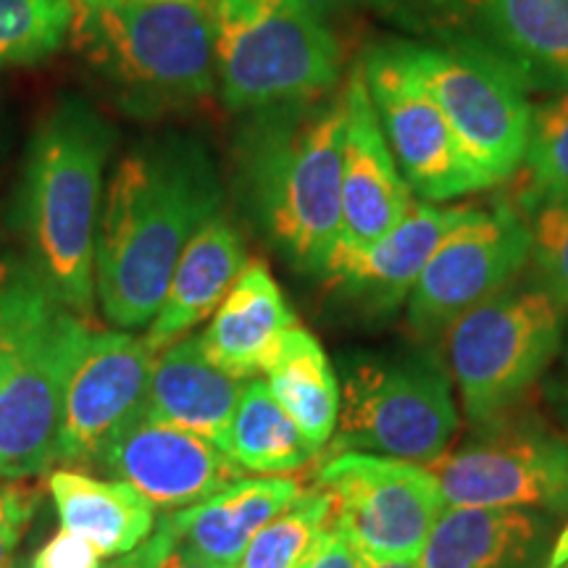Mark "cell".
Wrapping results in <instances>:
<instances>
[{"mask_svg":"<svg viewBox=\"0 0 568 568\" xmlns=\"http://www.w3.org/2000/svg\"><path fill=\"white\" fill-rule=\"evenodd\" d=\"M219 205L216 166L193 138L159 134L119 161L95 245V295L111 324L151 326L182 251Z\"/></svg>","mask_w":568,"mask_h":568,"instance_id":"6da1fadb","label":"cell"},{"mask_svg":"<svg viewBox=\"0 0 568 568\" xmlns=\"http://www.w3.org/2000/svg\"><path fill=\"white\" fill-rule=\"evenodd\" d=\"M116 132L80 95H63L34 126L19 184L30 264L55 301L88 316L95 301V245L103 172Z\"/></svg>","mask_w":568,"mask_h":568,"instance_id":"7a4b0ae2","label":"cell"},{"mask_svg":"<svg viewBox=\"0 0 568 568\" xmlns=\"http://www.w3.org/2000/svg\"><path fill=\"white\" fill-rule=\"evenodd\" d=\"M71 40L88 67L140 119L184 111L216 90L213 3L74 0Z\"/></svg>","mask_w":568,"mask_h":568,"instance_id":"3957f363","label":"cell"},{"mask_svg":"<svg viewBox=\"0 0 568 568\" xmlns=\"http://www.w3.org/2000/svg\"><path fill=\"white\" fill-rule=\"evenodd\" d=\"M345 90L261 113L245 142V184L272 243L295 268L324 274L343 226Z\"/></svg>","mask_w":568,"mask_h":568,"instance_id":"277c9868","label":"cell"},{"mask_svg":"<svg viewBox=\"0 0 568 568\" xmlns=\"http://www.w3.org/2000/svg\"><path fill=\"white\" fill-rule=\"evenodd\" d=\"M216 88L232 113L301 109L332 95L343 48L293 0H213Z\"/></svg>","mask_w":568,"mask_h":568,"instance_id":"5b68a950","label":"cell"},{"mask_svg":"<svg viewBox=\"0 0 568 568\" xmlns=\"http://www.w3.org/2000/svg\"><path fill=\"white\" fill-rule=\"evenodd\" d=\"M564 311L539 287H506L445 332V366L474 426L503 422L556 358Z\"/></svg>","mask_w":568,"mask_h":568,"instance_id":"8992f818","label":"cell"},{"mask_svg":"<svg viewBox=\"0 0 568 568\" xmlns=\"http://www.w3.org/2000/svg\"><path fill=\"white\" fill-rule=\"evenodd\" d=\"M450 374L435 351L361 361L347 376L335 450H364L429 468L458 432Z\"/></svg>","mask_w":568,"mask_h":568,"instance_id":"52a82bcc","label":"cell"},{"mask_svg":"<svg viewBox=\"0 0 568 568\" xmlns=\"http://www.w3.org/2000/svg\"><path fill=\"white\" fill-rule=\"evenodd\" d=\"M389 51L456 130L493 184L510 180L527 151L531 105L527 88L500 63L458 45L389 42Z\"/></svg>","mask_w":568,"mask_h":568,"instance_id":"ba28073f","label":"cell"},{"mask_svg":"<svg viewBox=\"0 0 568 568\" xmlns=\"http://www.w3.org/2000/svg\"><path fill=\"white\" fill-rule=\"evenodd\" d=\"M316 485L335 503L332 527L361 556L379 560H418L445 510L443 489L429 468L376 453H335L318 468Z\"/></svg>","mask_w":568,"mask_h":568,"instance_id":"9c48e42d","label":"cell"},{"mask_svg":"<svg viewBox=\"0 0 568 568\" xmlns=\"http://www.w3.org/2000/svg\"><path fill=\"white\" fill-rule=\"evenodd\" d=\"M445 506L527 508L568 516V437L516 418L481 426V435L429 466Z\"/></svg>","mask_w":568,"mask_h":568,"instance_id":"30bf717a","label":"cell"},{"mask_svg":"<svg viewBox=\"0 0 568 568\" xmlns=\"http://www.w3.org/2000/svg\"><path fill=\"white\" fill-rule=\"evenodd\" d=\"M531 237L524 213L514 205L471 209L426 261L408 297V326L416 339L435 343L468 314L514 284L529 264Z\"/></svg>","mask_w":568,"mask_h":568,"instance_id":"8fae6325","label":"cell"},{"mask_svg":"<svg viewBox=\"0 0 568 568\" xmlns=\"http://www.w3.org/2000/svg\"><path fill=\"white\" fill-rule=\"evenodd\" d=\"M368 95L408 187L432 203L495 187L468 155L435 98L395 59L376 45L361 61Z\"/></svg>","mask_w":568,"mask_h":568,"instance_id":"7c38bea8","label":"cell"},{"mask_svg":"<svg viewBox=\"0 0 568 568\" xmlns=\"http://www.w3.org/2000/svg\"><path fill=\"white\" fill-rule=\"evenodd\" d=\"M90 332L59 308L21 355L0 393V479L24 481L55 464L67 387Z\"/></svg>","mask_w":568,"mask_h":568,"instance_id":"4fadbf2b","label":"cell"},{"mask_svg":"<svg viewBox=\"0 0 568 568\" xmlns=\"http://www.w3.org/2000/svg\"><path fill=\"white\" fill-rule=\"evenodd\" d=\"M445 45L506 67L524 88H568V0H422Z\"/></svg>","mask_w":568,"mask_h":568,"instance_id":"5bb4252c","label":"cell"},{"mask_svg":"<svg viewBox=\"0 0 568 568\" xmlns=\"http://www.w3.org/2000/svg\"><path fill=\"white\" fill-rule=\"evenodd\" d=\"M155 353L126 332H90L71 372L55 460L95 464L145 406Z\"/></svg>","mask_w":568,"mask_h":568,"instance_id":"9a60e30c","label":"cell"},{"mask_svg":"<svg viewBox=\"0 0 568 568\" xmlns=\"http://www.w3.org/2000/svg\"><path fill=\"white\" fill-rule=\"evenodd\" d=\"M98 466L163 510L203 503L245 474L230 453L211 439L142 416L113 439Z\"/></svg>","mask_w":568,"mask_h":568,"instance_id":"2e32d148","label":"cell"},{"mask_svg":"<svg viewBox=\"0 0 568 568\" xmlns=\"http://www.w3.org/2000/svg\"><path fill=\"white\" fill-rule=\"evenodd\" d=\"M343 90V226L335 253H353L374 245L406 216L414 205V190L376 116L361 61L351 69Z\"/></svg>","mask_w":568,"mask_h":568,"instance_id":"e0dca14e","label":"cell"},{"mask_svg":"<svg viewBox=\"0 0 568 568\" xmlns=\"http://www.w3.org/2000/svg\"><path fill=\"white\" fill-rule=\"evenodd\" d=\"M468 205H435L414 201L410 211L374 245L335 253L324 276L335 293L366 316H389L408 303L426 261L445 234L468 216Z\"/></svg>","mask_w":568,"mask_h":568,"instance_id":"ac0fdd59","label":"cell"},{"mask_svg":"<svg viewBox=\"0 0 568 568\" xmlns=\"http://www.w3.org/2000/svg\"><path fill=\"white\" fill-rule=\"evenodd\" d=\"M297 324L282 287L264 261H247L243 272L213 311L201 345L209 361L234 379L251 382L266 374L282 339Z\"/></svg>","mask_w":568,"mask_h":568,"instance_id":"d6986e66","label":"cell"},{"mask_svg":"<svg viewBox=\"0 0 568 568\" xmlns=\"http://www.w3.org/2000/svg\"><path fill=\"white\" fill-rule=\"evenodd\" d=\"M245 382L216 368L201 337H182L155 355L142 418L195 432L226 453Z\"/></svg>","mask_w":568,"mask_h":568,"instance_id":"ffe728a7","label":"cell"},{"mask_svg":"<svg viewBox=\"0 0 568 568\" xmlns=\"http://www.w3.org/2000/svg\"><path fill=\"white\" fill-rule=\"evenodd\" d=\"M297 495L301 485L293 477L237 479L166 518L176 545L190 556L219 568H237L253 537Z\"/></svg>","mask_w":568,"mask_h":568,"instance_id":"44dd1931","label":"cell"},{"mask_svg":"<svg viewBox=\"0 0 568 568\" xmlns=\"http://www.w3.org/2000/svg\"><path fill=\"white\" fill-rule=\"evenodd\" d=\"M245 264L243 237L222 213H216L195 232L176 261L159 314L148 326V347L159 355L203 318L213 316Z\"/></svg>","mask_w":568,"mask_h":568,"instance_id":"7402d4cb","label":"cell"},{"mask_svg":"<svg viewBox=\"0 0 568 568\" xmlns=\"http://www.w3.org/2000/svg\"><path fill=\"white\" fill-rule=\"evenodd\" d=\"M539 510L447 506L426 537L418 568H521L539 552Z\"/></svg>","mask_w":568,"mask_h":568,"instance_id":"603a6c76","label":"cell"},{"mask_svg":"<svg viewBox=\"0 0 568 568\" xmlns=\"http://www.w3.org/2000/svg\"><path fill=\"white\" fill-rule=\"evenodd\" d=\"M51 497L63 529L95 545L103 558L124 556L153 535L155 508L122 479H95L82 471L51 474Z\"/></svg>","mask_w":568,"mask_h":568,"instance_id":"cb8c5ba5","label":"cell"},{"mask_svg":"<svg viewBox=\"0 0 568 568\" xmlns=\"http://www.w3.org/2000/svg\"><path fill=\"white\" fill-rule=\"evenodd\" d=\"M266 379L268 393L284 414L293 418L311 445L322 450L335 435L343 408L335 368L322 343L305 326L295 324L284 335Z\"/></svg>","mask_w":568,"mask_h":568,"instance_id":"d4e9b609","label":"cell"},{"mask_svg":"<svg viewBox=\"0 0 568 568\" xmlns=\"http://www.w3.org/2000/svg\"><path fill=\"white\" fill-rule=\"evenodd\" d=\"M226 453L243 471L261 477H284L311 464L318 453L293 418L284 414L266 382H245L230 426Z\"/></svg>","mask_w":568,"mask_h":568,"instance_id":"484cf974","label":"cell"},{"mask_svg":"<svg viewBox=\"0 0 568 568\" xmlns=\"http://www.w3.org/2000/svg\"><path fill=\"white\" fill-rule=\"evenodd\" d=\"M59 308L61 303L32 264L17 258L0 261V393L21 355Z\"/></svg>","mask_w":568,"mask_h":568,"instance_id":"4316f807","label":"cell"},{"mask_svg":"<svg viewBox=\"0 0 568 568\" xmlns=\"http://www.w3.org/2000/svg\"><path fill=\"white\" fill-rule=\"evenodd\" d=\"M332 510L335 503L324 487L305 489L253 537L237 568H301L329 529Z\"/></svg>","mask_w":568,"mask_h":568,"instance_id":"83f0119b","label":"cell"},{"mask_svg":"<svg viewBox=\"0 0 568 568\" xmlns=\"http://www.w3.org/2000/svg\"><path fill=\"white\" fill-rule=\"evenodd\" d=\"M518 172L524 174L518 195L524 216L537 203L568 193V88L531 109L527 151Z\"/></svg>","mask_w":568,"mask_h":568,"instance_id":"f1b7e54d","label":"cell"},{"mask_svg":"<svg viewBox=\"0 0 568 568\" xmlns=\"http://www.w3.org/2000/svg\"><path fill=\"white\" fill-rule=\"evenodd\" d=\"M74 0H0V69L30 67L71 38Z\"/></svg>","mask_w":568,"mask_h":568,"instance_id":"f546056e","label":"cell"},{"mask_svg":"<svg viewBox=\"0 0 568 568\" xmlns=\"http://www.w3.org/2000/svg\"><path fill=\"white\" fill-rule=\"evenodd\" d=\"M537 287L568 314V193L537 203L527 216Z\"/></svg>","mask_w":568,"mask_h":568,"instance_id":"4dcf8cb0","label":"cell"},{"mask_svg":"<svg viewBox=\"0 0 568 568\" xmlns=\"http://www.w3.org/2000/svg\"><path fill=\"white\" fill-rule=\"evenodd\" d=\"M34 506H38V489L24 481L0 485V568H11L13 548H17L21 531L30 527Z\"/></svg>","mask_w":568,"mask_h":568,"instance_id":"1f68e13d","label":"cell"},{"mask_svg":"<svg viewBox=\"0 0 568 568\" xmlns=\"http://www.w3.org/2000/svg\"><path fill=\"white\" fill-rule=\"evenodd\" d=\"M101 552L74 531L61 529L34 552L30 568H101Z\"/></svg>","mask_w":568,"mask_h":568,"instance_id":"d6a6232c","label":"cell"},{"mask_svg":"<svg viewBox=\"0 0 568 568\" xmlns=\"http://www.w3.org/2000/svg\"><path fill=\"white\" fill-rule=\"evenodd\" d=\"M301 568H361V552L353 548L337 527H332L318 537L316 548L303 560Z\"/></svg>","mask_w":568,"mask_h":568,"instance_id":"836d02e7","label":"cell"},{"mask_svg":"<svg viewBox=\"0 0 568 568\" xmlns=\"http://www.w3.org/2000/svg\"><path fill=\"white\" fill-rule=\"evenodd\" d=\"M172 542H174V531L169 527V518L163 516L159 527L153 529V535L148 537L140 548L124 552V556H119L111 566L105 568H155V564L163 558V552L172 548Z\"/></svg>","mask_w":568,"mask_h":568,"instance_id":"e575fe53","label":"cell"},{"mask_svg":"<svg viewBox=\"0 0 568 568\" xmlns=\"http://www.w3.org/2000/svg\"><path fill=\"white\" fill-rule=\"evenodd\" d=\"M155 568H219L213 564H205V560L190 556L187 550H182L180 545H176V539L172 542V548L163 552V558L155 564Z\"/></svg>","mask_w":568,"mask_h":568,"instance_id":"d590c367","label":"cell"},{"mask_svg":"<svg viewBox=\"0 0 568 568\" xmlns=\"http://www.w3.org/2000/svg\"><path fill=\"white\" fill-rule=\"evenodd\" d=\"M293 3H297L308 13H314L316 19L326 21L329 17H335V13L347 9V6H353L355 0H293Z\"/></svg>","mask_w":568,"mask_h":568,"instance_id":"8d00e7d4","label":"cell"},{"mask_svg":"<svg viewBox=\"0 0 568 568\" xmlns=\"http://www.w3.org/2000/svg\"><path fill=\"white\" fill-rule=\"evenodd\" d=\"M548 395H550L552 410H556L558 418H560V422H564L566 432H568V366H566V372L560 374L556 382H552L550 389H548Z\"/></svg>","mask_w":568,"mask_h":568,"instance_id":"74e56055","label":"cell"},{"mask_svg":"<svg viewBox=\"0 0 568 568\" xmlns=\"http://www.w3.org/2000/svg\"><path fill=\"white\" fill-rule=\"evenodd\" d=\"M361 568H418L416 560H379L361 556Z\"/></svg>","mask_w":568,"mask_h":568,"instance_id":"f35d334b","label":"cell"},{"mask_svg":"<svg viewBox=\"0 0 568 568\" xmlns=\"http://www.w3.org/2000/svg\"><path fill=\"white\" fill-rule=\"evenodd\" d=\"M566 558H568V529L564 531V537H560V542L556 545V548H552V556H550L548 568H558Z\"/></svg>","mask_w":568,"mask_h":568,"instance_id":"ab89813d","label":"cell"},{"mask_svg":"<svg viewBox=\"0 0 568 568\" xmlns=\"http://www.w3.org/2000/svg\"><path fill=\"white\" fill-rule=\"evenodd\" d=\"M166 3H213V0H166Z\"/></svg>","mask_w":568,"mask_h":568,"instance_id":"60d3db41","label":"cell"},{"mask_svg":"<svg viewBox=\"0 0 568 568\" xmlns=\"http://www.w3.org/2000/svg\"><path fill=\"white\" fill-rule=\"evenodd\" d=\"M11 568H30V564H11Z\"/></svg>","mask_w":568,"mask_h":568,"instance_id":"b9f144b4","label":"cell"},{"mask_svg":"<svg viewBox=\"0 0 568 568\" xmlns=\"http://www.w3.org/2000/svg\"><path fill=\"white\" fill-rule=\"evenodd\" d=\"M558 568H568V558H566V560H564V564H560Z\"/></svg>","mask_w":568,"mask_h":568,"instance_id":"7bdbcfd3","label":"cell"}]
</instances>
